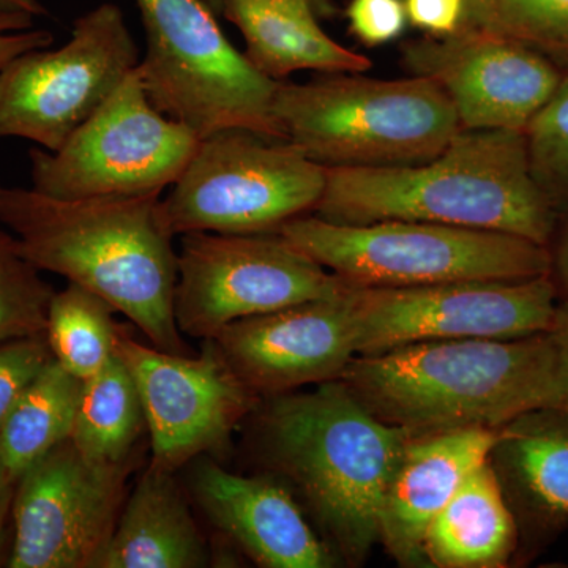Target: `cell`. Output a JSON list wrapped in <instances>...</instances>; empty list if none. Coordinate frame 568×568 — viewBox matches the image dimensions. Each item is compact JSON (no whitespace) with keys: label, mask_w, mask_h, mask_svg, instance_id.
I'll use <instances>...</instances> for the list:
<instances>
[{"label":"cell","mask_w":568,"mask_h":568,"mask_svg":"<svg viewBox=\"0 0 568 568\" xmlns=\"http://www.w3.org/2000/svg\"><path fill=\"white\" fill-rule=\"evenodd\" d=\"M351 297L357 355L443 339L547 334L559 305L551 274L414 287H351Z\"/></svg>","instance_id":"7c38bea8"},{"label":"cell","mask_w":568,"mask_h":568,"mask_svg":"<svg viewBox=\"0 0 568 568\" xmlns=\"http://www.w3.org/2000/svg\"><path fill=\"white\" fill-rule=\"evenodd\" d=\"M488 463L517 521L519 544L526 545V551L567 528V413L544 407L500 426Z\"/></svg>","instance_id":"d6986e66"},{"label":"cell","mask_w":568,"mask_h":568,"mask_svg":"<svg viewBox=\"0 0 568 568\" xmlns=\"http://www.w3.org/2000/svg\"><path fill=\"white\" fill-rule=\"evenodd\" d=\"M200 141L153 106L134 69L59 151H29L32 189L59 200L163 193Z\"/></svg>","instance_id":"9c48e42d"},{"label":"cell","mask_w":568,"mask_h":568,"mask_svg":"<svg viewBox=\"0 0 568 568\" xmlns=\"http://www.w3.org/2000/svg\"><path fill=\"white\" fill-rule=\"evenodd\" d=\"M212 342L261 398L339 379L357 357L351 286L334 297L235 321Z\"/></svg>","instance_id":"2e32d148"},{"label":"cell","mask_w":568,"mask_h":568,"mask_svg":"<svg viewBox=\"0 0 568 568\" xmlns=\"http://www.w3.org/2000/svg\"><path fill=\"white\" fill-rule=\"evenodd\" d=\"M497 429L409 437L379 515V541L402 567H428L425 536L463 480L489 457Z\"/></svg>","instance_id":"ac0fdd59"},{"label":"cell","mask_w":568,"mask_h":568,"mask_svg":"<svg viewBox=\"0 0 568 568\" xmlns=\"http://www.w3.org/2000/svg\"><path fill=\"white\" fill-rule=\"evenodd\" d=\"M192 493L209 521L265 568H331V548L316 536L293 495L268 477H245L212 459L194 466Z\"/></svg>","instance_id":"e0dca14e"},{"label":"cell","mask_w":568,"mask_h":568,"mask_svg":"<svg viewBox=\"0 0 568 568\" xmlns=\"http://www.w3.org/2000/svg\"><path fill=\"white\" fill-rule=\"evenodd\" d=\"M313 2L317 3V2H320V0H313Z\"/></svg>","instance_id":"74e56055"},{"label":"cell","mask_w":568,"mask_h":568,"mask_svg":"<svg viewBox=\"0 0 568 568\" xmlns=\"http://www.w3.org/2000/svg\"><path fill=\"white\" fill-rule=\"evenodd\" d=\"M3 13H28L39 18L48 14L40 0H0V14Z\"/></svg>","instance_id":"d590c367"},{"label":"cell","mask_w":568,"mask_h":568,"mask_svg":"<svg viewBox=\"0 0 568 568\" xmlns=\"http://www.w3.org/2000/svg\"><path fill=\"white\" fill-rule=\"evenodd\" d=\"M327 168L293 142L245 129L200 141L185 170L162 197L174 235L271 234L315 212Z\"/></svg>","instance_id":"ba28073f"},{"label":"cell","mask_w":568,"mask_h":568,"mask_svg":"<svg viewBox=\"0 0 568 568\" xmlns=\"http://www.w3.org/2000/svg\"><path fill=\"white\" fill-rule=\"evenodd\" d=\"M162 197L59 200L0 183V224L39 271L100 295L152 346L194 355L175 323L178 252Z\"/></svg>","instance_id":"6da1fadb"},{"label":"cell","mask_w":568,"mask_h":568,"mask_svg":"<svg viewBox=\"0 0 568 568\" xmlns=\"http://www.w3.org/2000/svg\"><path fill=\"white\" fill-rule=\"evenodd\" d=\"M52 357L47 334L0 343V425Z\"/></svg>","instance_id":"f1b7e54d"},{"label":"cell","mask_w":568,"mask_h":568,"mask_svg":"<svg viewBox=\"0 0 568 568\" xmlns=\"http://www.w3.org/2000/svg\"><path fill=\"white\" fill-rule=\"evenodd\" d=\"M409 435L377 418L339 379L268 396L260 416L265 462L304 497L349 564L379 541V515Z\"/></svg>","instance_id":"277c9868"},{"label":"cell","mask_w":568,"mask_h":568,"mask_svg":"<svg viewBox=\"0 0 568 568\" xmlns=\"http://www.w3.org/2000/svg\"><path fill=\"white\" fill-rule=\"evenodd\" d=\"M114 313L104 298L80 284L69 283L54 293L44 331L54 361L81 381L99 373L114 357L123 332Z\"/></svg>","instance_id":"d4e9b609"},{"label":"cell","mask_w":568,"mask_h":568,"mask_svg":"<svg viewBox=\"0 0 568 568\" xmlns=\"http://www.w3.org/2000/svg\"><path fill=\"white\" fill-rule=\"evenodd\" d=\"M313 0H223L222 17L245 40V55L265 77L284 81L297 71L365 73L372 61L323 31Z\"/></svg>","instance_id":"44dd1931"},{"label":"cell","mask_w":568,"mask_h":568,"mask_svg":"<svg viewBox=\"0 0 568 568\" xmlns=\"http://www.w3.org/2000/svg\"><path fill=\"white\" fill-rule=\"evenodd\" d=\"M280 234L351 287H414L551 274V252L519 235L450 224H366L304 215Z\"/></svg>","instance_id":"8992f818"},{"label":"cell","mask_w":568,"mask_h":568,"mask_svg":"<svg viewBox=\"0 0 568 568\" xmlns=\"http://www.w3.org/2000/svg\"><path fill=\"white\" fill-rule=\"evenodd\" d=\"M530 166L541 189L558 205L568 207V73L558 91L526 129Z\"/></svg>","instance_id":"83f0119b"},{"label":"cell","mask_w":568,"mask_h":568,"mask_svg":"<svg viewBox=\"0 0 568 568\" xmlns=\"http://www.w3.org/2000/svg\"><path fill=\"white\" fill-rule=\"evenodd\" d=\"M551 276L568 301V207L560 215L558 230L551 242Z\"/></svg>","instance_id":"e575fe53"},{"label":"cell","mask_w":568,"mask_h":568,"mask_svg":"<svg viewBox=\"0 0 568 568\" xmlns=\"http://www.w3.org/2000/svg\"><path fill=\"white\" fill-rule=\"evenodd\" d=\"M552 338L558 346L560 375V410L568 414V301L559 302L555 324L551 328Z\"/></svg>","instance_id":"836d02e7"},{"label":"cell","mask_w":568,"mask_h":568,"mask_svg":"<svg viewBox=\"0 0 568 568\" xmlns=\"http://www.w3.org/2000/svg\"><path fill=\"white\" fill-rule=\"evenodd\" d=\"M315 215L345 224H450L519 235L549 248L562 212L534 175L525 132L462 130L428 162L327 168Z\"/></svg>","instance_id":"7a4b0ae2"},{"label":"cell","mask_w":568,"mask_h":568,"mask_svg":"<svg viewBox=\"0 0 568 568\" xmlns=\"http://www.w3.org/2000/svg\"><path fill=\"white\" fill-rule=\"evenodd\" d=\"M14 478L10 476L9 469L3 465L0 457V566L6 562L9 566L11 552V503H13Z\"/></svg>","instance_id":"d6a6232c"},{"label":"cell","mask_w":568,"mask_h":568,"mask_svg":"<svg viewBox=\"0 0 568 568\" xmlns=\"http://www.w3.org/2000/svg\"><path fill=\"white\" fill-rule=\"evenodd\" d=\"M145 432L140 392L115 354L99 373L82 381L71 443L92 465L136 467Z\"/></svg>","instance_id":"603a6c76"},{"label":"cell","mask_w":568,"mask_h":568,"mask_svg":"<svg viewBox=\"0 0 568 568\" xmlns=\"http://www.w3.org/2000/svg\"><path fill=\"white\" fill-rule=\"evenodd\" d=\"M517 521L488 459L469 474L426 530L428 567L503 568L518 552Z\"/></svg>","instance_id":"7402d4cb"},{"label":"cell","mask_w":568,"mask_h":568,"mask_svg":"<svg viewBox=\"0 0 568 568\" xmlns=\"http://www.w3.org/2000/svg\"><path fill=\"white\" fill-rule=\"evenodd\" d=\"M347 284L280 233L181 235L175 323L203 342L226 325L334 297Z\"/></svg>","instance_id":"30bf717a"},{"label":"cell","mask_w":568,"mask_h":568,"mask_svg":"<svg viewBox=\"0 0 568 568\" xmlns=\"http://www.w3.org/2000/svg\"><path fill=\"white\" fill-rule=\"evenodd\" d=\"M275 121L284 140L324 168H384L428 162L459 132L454 103L429 78L377 80L331 73L278 81Z\"/></svg>","instance_id":"5b68a950"},{"label":"cell","mask_w":568,"mask_h":568,"mask_svg":"<svg viewBox=\"0 0 568 568\" xmlns=\"http://www.w3.org/2000/svg\"><path fill=\"white\" fill-rule=\"evenodd\" d=\"M403 63L410 74L440 85L462 130L526 132L564 77L526 44L476 26L409 41Z\"/></svg>","instance_id":"9a60e30c"},{"label":"cell","mask_w":568,"mask_h":568,"mask_svg":"<svg viewBox=\"0 0 568 568\" xmlns=\"http://www.w3.org/2000/svg\"><path fill=\"white\" fill-rule=\"evenodd\" d=\"M463 26L517 40L568 73V0H467Z\"/></svg>","instance_id":"484cf974"},{"label":"cell","mask_w":568,"mask_h":568,"mask_svg":"<svg viewBox=\"0 0 568 568\" xmlns=\"http://www.w3.org/2000/svg\"><path fill=\"white\" fill-rule=\"evenodd\" d=\"M209 549L175 473L151 465L126 496L95 568H200Z\"/></svg>","instance_id":"ffe728a7"},{"label":"cell","mask_w":568,"mask_h":568,"mask_svg":"<svg viewBox=\"0 0 568 568\" xmlns=\"http://www.w3.org/2000/svg\"><path fill=\"white\" fill-rule=\"evenodd\" d=\"M346 18L351 33L366 47L399 39L409 22L405 0H351Z\"/></svg>","instance_id":"f546056e"},{"label":"cell","mask_w":568,"mask_h":568,"mask_svg":"<svg viewBox=\"0 0 568 568\" xmlns=\"http://www.w3.org/2000/svg\"><path fill=\"white\" fill-rule=\"evenodd\" d=\"M122 10L102 3L81 14L59 50H32L0 70V138L59 151L140 63Z\"/></svg>","instance_id":"8fae6325"},{"label":"cell","mask_w":568,"mask_h":568,"mask_svg":"<svg viewBox=\"0 0 568 568\" xmlns=\"http://www.w3.org/2000/svg\"><path fill=\"white\" fill-rule=\"evenodd\" d=\"M145 36L136 70L153 106L200 140L245 129L284 140L275 121L278 81L235 50L203 0H134Z\"/></svg>","instance_id":"52a82bcc"},{"label":"cell","mask_w":568,"mask_h":568,"mask_svg":"<svg viewBox=\"0 0 568 568\" xmlns=\"http://www.w3.org/2000/svg\"><path fill=\"white\" fill-rule=\"evenodd\" d=\"M115 354L132 373L148 422L151 462L178 473L204 455L223 454L239 424L260 406L212 339L203 353L178 355L136 342L123 331Z\"/></svg>","instance_id":"4fadbf2b"},{"label":"cell","mask_w":568,"mask_h":568,"mask_svg":"<svg viewBox=\"0 0 568 568\" xmlns=\"http://www.w3.org/2000/svg\"><path fill=\"white\" fill-rule=\"evenodd\" d=\"M339 381L377 418L410 437L499 429L530 410L560 407L551 332L414 343L357 355Z\"/></svg>","instance_id":"3957f363"},{"label":"cell","mask_w":568,"mask_h":568,"mask_svg":"<svg viewBox=\"0 0 568 568\" xmlns=\"http://www.w3.org/2000/svg\"><path fill=\"white\" fill-rule=\"evenodd\" d=\"M82 381L52 361L0 425V457L14 481L41 457L70 439Z\"/></svg>","instance_id":"cb8c5ba5"},{"label":"cell","mask_w":568,"mask_h":568,"mask_svg":"<svg viewBox=\"0 0 568 568\" xmlns=\"http://www.w3.org/2000/svg\"><path fill=\"white\" fill-rule=\"evenodd\" d=\"M54 287L0 227V343L44 334Z\"/></svg>","instance_id":"4316f807"},{"label":"cell","mask_w":568,"mask_h":568,"mask_svg":"<svg viewBox=\"0 0 568 568\" xmlns=\"http://www.w3.org/2000/svg\"><path fill=\"white\" fill-rule=\"evenodd\" d=\"M133 466L88 462L71 439L21 474L11 503L10 568H95L125 506Z\"/></svg>","instance_id":"5bb4252c"},{"label":"cell","mask_w":568,"mask_h":568,"mask_svg":"<svg viewBox=\"0 0 568 568\" xmlns=\"http://www.w3.org/2000/svg\"><path fill=\"white\" fill-rule=\"evenodd\" d=\"M409 24L426 36L443 37L465 24L467 0H405Z\"/></svg>","instance_id":"4dcf8cb0"},{"label":"cell","mask_w":568,"mask_h":568,"mask_svg":"<svg viewBox=\"0 0 568 568\" xmlns=\"http://www.w3.org/2000/svg\"><path fill=\"white\" fill-rule=\"evenodd\" d=\"M52 41L54 37L50 31L36 29L32 14H0V70L24 52L50 48Z\"/></svg>","instance_id":"1f68e13d"},{"label":"cell","mask_w":568,"mask_h":568,"mask_svg":"<svg viewBox=\"0 0 568 568\" xmlns=\"http://www.w3.org/2000/svg\"><path fill=\"white\" fill-rule=\"evenodd\" d=\"M203 2L213 11V13L216 14V17H222L223 0H203Z\"/></svg>","instance_id":"8d00e7d4"}]
</instances>
